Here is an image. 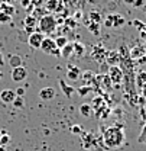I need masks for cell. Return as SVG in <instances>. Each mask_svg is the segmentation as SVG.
<instances>
[{
  "mask_svg": "<svg viewBox=\"0 0 146 151\" xmlns=\"http://www.w3.org/2000/svg\"><path fill=\"white\" fill-rule=\"evenodd\" d=\"M9 65H10L12 68L20 67V65H22V57L20 55H10V58H9Z\"/></svg>",
  "mask_w": 146,
  "mask_h": 151,
  "instance_id": "44dd1931",
  "label": "cell"
},
{
  "mask_svg": "<svg viewBox=\"0 0 146 151\" xmlns=\"http://www.w3.org/2000/svg\"><path fill=\"white\" fill-rule=\"evenodd\" d=\"M93 90L91 86H81V87H78V89H75V92L80 94V96H87V94L90 93Z\"/></svg>",
  "mask_w": 146,
  "mask_h": 151,
  "instance_id": "d4e9b609",
  "label": "cell"
},
{
  "mask_svg": "<svg viewBox=\"0 0 146 151\" xmlns=\"http://www.w3.org/2000/svg\"><path fill=\"white\" fill-rule=\"evenodd\" d=\"M74 44V48H73V54L77 57H83L84 52H85V48L81 42H73Z\"/></svg>",
  "mask_w": 146,
  "mask_h": 151,
  "instance_id": "e0dca14e",
  "label": "cell"
},
{
  "mask_svg": "<svg viewBox=\"0 0 146 151\" xmlns=\"http://www.w3.org/2000/svg\"><path fill=\"white\" fill-rule=\"evenodd\" d=\"M20 6L25 7V9L29 7V6H31V0H20Z\"/></svg>",
  "mask_w": 146,
  "mask_h": 151,
  "instance_id": "d590c367",
  "label": "cell"
},
{
  "mask_svg": "<svg viewBox=\"0 0 146 151\" xmlns=\"http://www.w3.org/2000/svg\"><path fill=\"white\" fill-rule=\"evenodd\" d=\"M12 105H13V106H15L16 109H22V108L25 106V100H23V97H20V96H16Z\"/></svg>",
  "mask_w": 146,
  "mask_h": 151,
  "instance_id": "484cf974",
  "label": "cell"
},
{
  "mask_svg": "<svg viewBox=\"0 0 146 151\" xmlns=\"http://www.w3.org/2000/svg\"><path fill=\"white\" fill-rule=\"evenodd\" d=\"M109 78L111 83L119 84L123 80V71H122V68L119 65H111L109 70Z\"/></svg>",
  "mask_w": 146,
  "mask_h": 151,
  "instance_id": "277c9868",
  "label": "cell"
},
{
  "mask_svg": "<svg viewBox=\"0 0 146 151\" xmlns=\"http://www.w3.org/2000/svg\"><path fill=\"white\" fill-rule=\"evenodd\" d=\"M58 83H59V87H61L62 93L65 94V97H68V99H70V97H73L74 92H75L74 86H68V84H67V83H65V81H64L62 78H61V80H59Z\"/></svg>",
  "mask_w": 146,
  "mask_h": 151,
  "instance_id": "8fae6325",
  "label": "cell"
},
{
  "mask_svg": "<svg viewBox=\"0 0 146 151\" xmlns=\"http://www.w3.org/2000/svg\"><path fill=\"white\" fill-rule=\"evenodd\" d=\"M73 48H74V44L73 42H68L64 48L59 50V55L62 57V58H71V55H73Z\"/></svg>",
  "mask_w": 146,
  "mask_h": 151,
  "instance_id": "4fadbf2b",
  "label": "cell"
},
{
  "mask_svg": "<svg viewBox=\"0 0 146 151\" xmlns=\"http://www.w3.org/2000/svg\"><path fill=\"white\" fill-rule=\"evenodd\" d=\"M104 25H106L107 28H111V26H113V18H111V15H109V16L106 18V20H104Z\"/></svg>",
  "mask_w": 146,
  "mask_h": 151,
  "instance_id": "836d02e7",
  "label": "cell"
},
{
  "mask_svg": "<svg viewBox=\"0 0 146 151\" xmlns=\"http://www.w3.org/2000/svg\"><path fill=\"white\" fill-rule=\"evenodd\" d=\"M39 50H42L45 54H49V55H59V48L56 47V44H55L54 39L49 38V37L43 38V41H42Z\"/></svg>",
  "mask_w": 146,
  "mask_h": 151,
  "instance_id": "3957f363",
  "label": "cell"
},
{
  "mask_svg": "<svg viewBox=\"0 0 146 151\" xmlns=\"http://www.w3.org/2000/svg\"><path fill=\"white\" fill-rule=\"evenodd\" d=\"M81 78H83V86H90L93 81H94L95 76H94V73H91V71H85V73H83Z\"/></svg>",
  "mask_w": 146,
  "mask_h": 151,
  "instance_id": "2e32d148",
  "label": "cell"
},
{
  "mask_svg": "<svg viewBox=\"0 0 146 151\" xmlns=\"http://www.w3.org/2000/svg\"><path fill=\"white\" fill-rule=\"evenodd\" d=\"M42 1H43V0H31V4H32V6H41Z\"/></svg>",
  "mask_w": 146,
  "mask_h": 151,
  "instance_id": "74e56055",
  "label": "cell"
},
{
  "mask_svg": "<svg viewBox=\"0 0 146 151\" xmlns=\"http://www.w3.org/2000/svg\"><path fill=\"white\" fill-rule=\"evenodd\" d=\"M43 38H45V35L41 34L39 31H36V32H33V34L29 35L28 44H29L33 50H39V48H41V44H42V41H43Z\"/></svg>",
  "mask_w": 146,
  "mask_h": 151,
  "instance_id": "5b68a950",
  "label": "cell"
},
{
  "mask_svg": "<svg viewBox=\"0 0 146 151\" xmlns=\"http://www.w3.org/2000/svg\"><path fill=\"white\" fill-rule=\"evenodd\" d=\"M23 23H25V29H26V32L31 35V34H33V32H36V26H38V20L36 18L33 16V15H28L25 20H23Z\"/></svg>",
  "mask_w": 146,
  "mask_h": 151,
  "instance_id": "52a82bcc",
  "label": "cell"
},
{
  "mask_svg": "<svg viewBox=\"0 0 146 151\" xmlns=\"http://www.w3.org/2000/svg\"><path fill=\"white\" fill-rule=\"evenodd\" d=\"M139 32H140V37L142 38H146V25L143 26V29H142V31H139Z\"/></svg>",
  "mask_w": 146,
  "mask_h": 151,
  "instance_id": "ab89813d",
  "label": "cell"
},
{
  "mask_svg": "<svg viewBox=\"0 0 146 151\" xmlns=\"http://www.w3.org/2000/svg\"><path fill=\"white\" fill-rule=\"evenodd\" d=\"M90 20L94 22V23H100V22H101V16H100L97 12H91V13H90Z\"/></svg>",
  "mask_w": 146,
  "mask_h": 151,
  "instance_id": "f546056e",
  "label": "cell"
},
{
  "mask_svg": "<svg viewBox=\"0 0 146 151\" xmlns=\"http://www.w3.org/2000/svg\"><path fill=\"white\" fill-rule=\"evenodd\" d=\"M28 77V70L20 65V67H16V68H12V80L13 81H25Z\"/></svg>",
  "mask_w": 146,
  "mask_h": 151,
  "instance_id": "8992f818",
  "label": "cell"
},
{
  "mask_svg": "<svg viewBox=\"0 0 146 151\" xmlns=\"http://www.w3.org/2000/svg\"><path fill=\"white\" fill-rule=\"evenodd\" d=\"M0 135H1V134H0Z\"/></svg>",
  "mask_w": 146,
  "mask_h": 151,
  "instance_id": "f907efd6",
  "label": "cell"
},
{
  "mask_svg": "<svg viewBox=\"0 0 146 151\" xmlns=\"http://www.w3.org/2000/svg\"><path fill=\"white\" fill-rule=\"evenodd\" d=\"M39 97L42 100H51L55 97V90L52 87H43L39 90Z\"/></svg>",
  "mask_w": 146,
  "mask_h": 151,
  "instance_id": "30bf717a",
  "label": "cell"
},
{
  "mask_svg": "<svg viewBox=\"0 0 146 151\" xmlns=\"http://www.w3.org/2000/svg\"><path fill=\"white\" fill-rule=\"evenodd\" d=\"M140 92H142V94H143V97H146V86L142 89V90H140Z\"/></svg>",
  "mask_w": 146,
  "mask_h": 151,
  "instance_id": "bcb514c9",
  "label": "cell"
},
{
  "mask_svg": "<svg viewBox=\"0 0 146 151\" xmlns=\"http://www.w3.org/2000/svg\"><path fill=\"white\" fill-rule=\"evenodd\" d=\"M143 48H145V52H146V42H145V45H143Z\"/></svg>",
  "mask_w": 146,
  "mask_h": 151,
  "instance_id": "c3c4849f",
  "label": "cell"
},
{
  "mask_svg": "<svg viewBox=\"0 0 146 151\" xmlns=\"http://www.w3.org/2000/svg\"><path fill=\"white\" fill-rule=\"evenodd\" d=\"M107 55V63H110V65H117V63H119V54L116 52V51H111V52H109V54H106Z\"/></svg>",
  "mask_w": 146,
  "mask_h": 151,
  "instance_id": "ffe728a7",
  "label": "cell"
},
{
  "mask_svg": "<svg viewBox=\"0 0 146 151\" xmlns=\"http://www.w3.org/2000/svg\"><path fill=\"white\" fill-rule=\"evenodd\" d=\"M38 26H39L38 31H39L41 34H43V35H51V34H54L55 31H56L58 20H56L52 15H45V16L41 18Z\"/></svg>",
  "mask_w": 146,
  "mask_h": 151,
  "instance_id": "7a4b0ae2",
  "label": "cell"
},
{
  "mask_svg": "<svg viewBox=\"0 0 146 151\" xmlns=\"http://www.w3.org/2000/svg\"><path fill=\"white\" fill-rule=\"evenodd\" d=\"M0 134H1V135H0V145H4V147H6V145L10 142V135L6 131H0Z\"/></svg>",
  "mask_w": 146,
  "mask_h": 151,
  "instance_id": "cb8c5ba5",
  "label": "cell"
},
{
  "mask_svg": "<svg viewBox=\"0 0 146 151\" xmlns=\"http://www.w3.org/2000/svg\"><path fill=\"white\" fill-rule=\"evenodd\" d=\"M61 3H62L65 7H74V6L78 3V0H61Z\"/></svg>",
  "mask_w": 146,
  "mask_h": 151,
  "instance_id": "1f68e13d",
  "label": "cell"
},
{
  "mask_svg": "<svg viewBox=\"0 0 146 151\" xmlns=\"http://www.w3.org/2000/svg\"><path fill=\"white\" fill-rule=\"evenodd\" d=\"M136 86L139 87V90H142L146 86V71H139L136 76Z\"/></svg>",
  "mask_w": 146,
  "mask_h": 151,
  "instance_id": "9a60e30c",
  "label": "cell"
},
{
  "mask_svg": "<svg viewBox=\"0 0 146 151\" xmlns=\"http://www.w3.org/2000/svg\"><path fill=\"white\" fill-rule=\"evenodd\" d=\"M88 29L91 31L93 34H98V31H100V23H94V22H90L88 23Z\"/></svg>",
  "mask_w": 146,
  "mask_h": 151,
  "instance_id": "f1b7e54d",
  "label": "cell"
},
{
  "mask_svg": "<svg viewBox=\"0 0 146 151\" xmlns=\"http://www.w3.org/2000/svg\"><path fill=\"white\" fill-rule=\"evenodd\" d=\"M103 142L104 145L110 148V150H114V148H119L125 144V131L122 127L119 125H114V127H109L103 131Z\"/></svg>",
  "mask_w": 146,
  "mask_h": 151,
  "instance_id": "6da1fadb",
  "label": "cell"
},
{
  "mask_svg": "<svg viewBox=\"0 0 146 151\" xmlns=\"http://www.w3.org/2000/svg\"><path fill=\"white\" fill-rule=\"evenodd\" d=\"M140 116H142V119L146 122V109H142V111H140Z\"/></svg>",
  "mask_w": 146,
  "mask_h": 151,
  "instance_id": "60d3db41",
  "label": "cell"
},
{
  "mask_svg": "<svg viewBox=\"0 0 146 151\" xmlns=\"http://www.w3.org/2000/svg\"><path fill=\"white\" fill-rule=\"evenodd\" d=\"M0 10L3 12V13H6V15H9V16H12L13 18V15L16 13V9H15V6L13 4H9V3H0Z\"/></svg>",
  "mask_w": 146,
  "mask_h": 151,
  "instance_id": "5bb4252c",
  "label": "cell"
},
{
  "mask_svg": "<svg viewBox=\"0 0 146 151\" xmlns=\"http://www.w3.org/2000/svg\"><path fill=\"white\" fill-rule=\"evenodd\" d=\"M64 22H65V25L70 26V28H75V26H77V22H75V19L74 18H67Z\"/></svg>",
  "mask_w": 146,
  "mask_h": 151,
  "instance_id": "d6a6232c",
  "label": "cell"
},
{
  "mask_svg": "<svg viewBox=\"0 0 146 151\" xmlns=\"http://www.w3.org/2000/svg\"><path fill=\"white\" fill-rule=\"evenodd\" d=\"M111 18H113V28H119V26L125 25V18L120 16L119 13H113Z\"/></svg>",
  "mask_w": 146,
  "mask_h": 151,
  "instance_id": "ac0fdd59",
  "label": "cell"
},
{
  "mask_svg": "<svg viewBox=\"0 0 146 151\" xmlns=\"http://www.w3.org/2000/svg\"><path fill=\"white\" fill-rule=\"evenodd\" d=\"M145 48L143 47H137V48H133L132 50V57L133 58H143L145 57Z\"/></svg>",
  "mask_w": 146,
  "mask_h": 151,
  "instance_id": "7402d4cb",
  "label": "cell"
},
{
  "mask_svg": "<svg viewBox=\"0 0 146 151\" xmlns=\"http://www.w3.org/2000/svg\"><path fill=\"white\" fill-rule=\"evenodd\" d=\"M143 3H145L143 0H135V3H133V6H136V7H140V6H142Z\"/></svg>",
  "mask_w": 146,
  "mask_h": 151,
  "instance_id": "f35d334b",
  "label": "cell"
},
{
  "mask_svg": "<svg viewBox=\"0 0 146 151\" xmlns=\"http://www.w3.org/2000/svg\"><path fill=\"white\" fill-rule=\"evenodd\" d=\"M132 25H133L135 28H137L139 31H142L146 23H143V22H142V20H139V19H135V20H132Z\"/></svg>",
  "mask_w": 146,
  "mask_h": 151,
  "instance_id": "4dcf8cb0",
  "label": "cell"
},
{
  "mask_svg": "<svg viewBox=\"0 0 146 151\" xmlns=\"http://www.w3.org/2000/svg\"><path fill=\"white\" fill-rule=\"evenodd\" d=\"M16 96H20V97H23V94H25V89L23 87H19V89H16Z\"/></svg>",
  "mask_w": 146,
  "mask_h": 151,
  "instance_id": "8d00e7d4",
  "label": "cell"
},
{
  "mask_svg": "<svg viewBox=\"0 0 146 151\" xmlns=\"http://www.w3.org/2000/svg\"><path fill=\"white\" fill-rule=\"evenodd\" d=\"M15 97H16L15 90L6 89V90H1V92H0V100H1L3 103H6V105H9V103H13Z\"/></svg>",
  "mask_w": 146,
  "mask_h": 151,
  "instance_id": "ba28073f",
  "label": "cell"
},
{
  "mask_svg": "<svg viewBox=\"0 0 146 151\" xmlns=\"http://www.w3.org/2000/svg\"><path fill=\"white\" fill-rule=\"evenodd\" d=\"M0 78H1V71H0Z\"/></svg>",
  "mask_w": 146,
  "mask_h": 151,
  "instance_id": "681fc988",
  "label": "cell"
},
{
  "mask_svg": "<svg viewBox=\"0 0 146 151\" xmlns=\"http://www.w3.org/2000/svg\"><path fill=\"white\" fill-rule=\"evenodd\" d=\"M12 19H13L12 16H9V15H6L0 10V25H7V23L12 22Z\"/></svg>",
  "mask_w": 146,
  "mask_h": 151,
  "instance_id": "4316f807",
  "label": "cell"
},
{
  "mask_svg": "<svg viewBox=\"0 0 146 151\" xmlns=\"http://www.w3.org/2000/svg\"><path fill=\"white\" fill-rule=\"evenodd\" d=\"M55 44H56V47L61 50V48H64L67 44H68V38L67 37H62V35H59V37L56 38V39H54Z\"/></svg>",
  "mask_w": 146,
  "mask_h": 151,
  "instance_id": "603a6c76",
  "label": "cell"
},
{
  "mask_svg": "<svg viewBox=\"0 0 146 151\" xmlns=\"http://www.w3.org/2000/svg\"><path fill=\"white\" fill-rule=\"evenodd\" d=\"M80 77H81V70H80L77 65H68V70H67V78L71 80V81H77Z\"/></svg>",
  "mask_w": 146,
  "mask_h": 151,
  "instance_id": "9c48e42d",
  "label": "cell"
},
{
  "mask_svg": "<svg viewBox=\"0 0 146 151\" xmlns=\"http://www.w3.org/2000/svg\"><path fill=\"white\" fill-rule=\"evenodd\" d=\"M0 65H4V57L1 52H0Z\"/></svg>",
  "mask_w": 146,
  "mask_h": 151,
  "instance_id": "b9f144b4",
  "label": "cell"
},
{
  "mask_svg": "<svg viewBox=\"0 0 146 151\" xmlns=\"http://www.w3.org/2000/svg\"><path fill=\"white\" fill-rule=\"evenodd\" d=\"M123 1H125L126 4H133V3H135V0H123Z\"/></svg>",
  "mask_w": 146,
  "mask_h": 151,
  "instance_id": "ee69618b",
  "label": "cell"
},
{
  "mask_svg": "<svg viewBox=\"0 0 146 151\" xmlns=\"http://www.w3.org/2000/svg\"><path fill=\"white\" fill-rule=\"evenodd\" d=\"M61 6H62L61 0H46L45 3V7L48 12H58L61 10Z\"/></svg>",
  "mask_w": 146,
  "mask_h": 151,
  "instance_id": "7c38bea8",
  "label": "cell"
},
{
  "mask_svg": "<svg viewBox=\"0 0 146 151\" xmlns=\"http://www.w3.org/2000/svg\"><path fill=\"white\" fill-rule=\"evenodd\" d=\"M137 142L139 144H146V122L143 125V128H142V131H140V134H139V137H137Z\"/></svg>",
  "mask_w": 146,
  "mask_h": 151,
  "instance_id": "83f0119b",
  "label": "cell"
},
{
  "mask_svg": "<svg viewBox=\"0 0 146 151\" xmlns=\"http://www.w3.org/2000/svg\"><path fill=\"white\" fill-rule=\"evenodd\" d=\"M80 113H81L83 116H91L93 106L90 103H83V105L80 106Z\"/></svg>",
  "mask_w": 146,
  "mask_h": 151,
  "instance_id": "d6986e66",
  "label": "cell"
},
{
  "mask_svg": "<svg viewBox=\"0 0 146 151\" xmlns=\"http://www.w3.org/2000/svg\"><path fill=\"white\" fill-rule=\"evenodd\" d=\"M1 1H3V3H9V4H13V3H15L16 0H1Z\"/></svg>",
  "mask_w": 146,
  "mask_h": 151,
  "instance_id": "7bdbcfd3",
  "label": "cell"
},
{
  "mask_svg": "<svg viewBox=\"0 0 146 151\" xmlns=\"http://www.w3.org/2000/svg\"><path fill=\"white\" fill-rule=\"evenodd\" d=\"M0 151H6V147L4 145H0Z\"/></svg>",
  "mask_w": 146,
  "mask_h": 151,
  "instance_id": "7dc6e473",
  "label": "cell"
},
{
  "mask_svg": "<svg viewBox=\"0 0 146 151\" xmlns=\"http://www.w3.org/2000/svg\"><path fill=\"white\" fill-rule=\"evenodd\" d=\"M71 132H73V134H80V132H81V127H80V125H73V127H71Z\"/></svg>",
  "mask_w": 146,
  "mask_h": 151,
  "instance_id": "e575fe53",
  "label": "cell"
},
{
  "mask_svg": "<svg viewBox=\"0 0 146 151\" xmlns=\"http://www.w3.org/2000/svg\"><path fill=\"white\" fill-rule=\"evenodd\" d=\"M85 1H87V3H90V4H95L98 0H85Z\"/></svg>",
  "mask_w": 146,
  "mask_h": 151,
  "instance_id": "f6af8a7d",
  "label": "cell"
}]
</instances>
